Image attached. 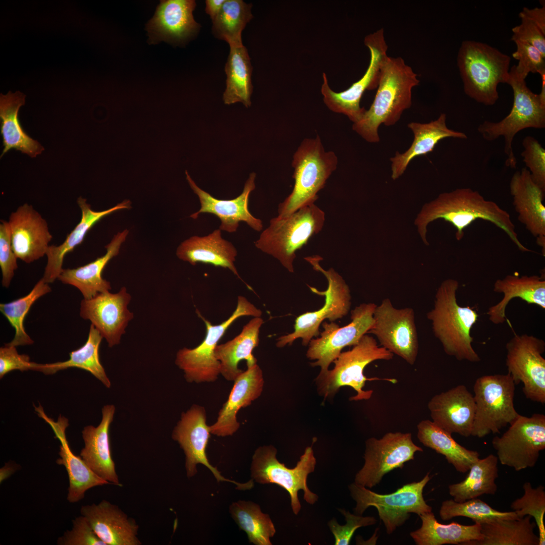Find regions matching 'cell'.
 Here are the masks:
<instances>
[{
    "label": "cell",
    "mask_w": 545,
    "mask_h": 545,
    "mask_svg": "<svg viewBox=\"0 0 545 545\" xmlns=\"http://www.w3.org/2000/svg\"><path fill=\"white\" fill-rule=\"evenodd\" d=\"M338 165L334 152L326 151L319 136L304 139L294 154V185L291 193L278 206V216L286 217L318 198V192Z\"/></svg>",
    "instance_id": "8992f818"
},
{
    "label": "cell",
    "mask_w": 545,
    "mask_h": 545,
    "mask_svg": "<svg viewBox=\"0 0 545 545\" xmlns=\"http://www.w3.org/2000/svg\"><path fill=\"white\" fill-rule=\"evenodd\" d=\"M324 221L323 210L315 203L307 205L287 217L272 218L268 227L255 242V246L293 272L296 252L322 230Z\"/></svg>",
    "instance_id": "52a82bcc"
},
{
    "label": "cell",
    "mask_w": 545,
    "mask_h": 545,
    "mask_svg": "<svg viewBox=\"0 0 545 545\" xmlns=\"http://www.w3.org/2000/svg\"><path fill=\"white\" fill-rule=\"evenodd\" d=\"M0 224V267L2 274V285L8 288L18 268V257L13 251L8 222L1 220Z\"/></svg>",
    "instance_id": "f5cc1de1"
},
{
    "label": "cell",
    "mask_w": 545,
    "mask_h": 545,
    "mask_svg": "<svg viewBox=\"0 0 545 545\" xmlns=\"http://www.w3.org/2000/svg\"><path fill=\"white\" fill-rule=\"evenodd\" d=\"M517 50L512 56L518 61L517 65L513 66L516 73L525 79L530 72L545 74V56L533 45L519 40L514 41Z\"/></svg>",
    "instance_id": "681fc988"
},
{
    "label": "cell",
    "mask_w": 545,
    "mask_h": 545,
    "mask_svg": "<svg viewBox=\"0 0 545 545\" xmlns=\"http://www.w3.org/2000/svg\"><path fill=\"white\" fill-rule=\"evenodd\" d=\"M195 7L193 0L160 1L146 26L152 43L181 42L195 33L199 27L193 15Z\"/></svg>",
    "instance_id": "83f0119b"
},
{
    "label": "cell",
    "mask_w": 545,
    "mask_h": 545,
    "mask_svg": "<svg viewBox=\"0 0 545 545\" xmlns=\"http://www.w3.org/2000/svg\"><path fill=\"white\" fill-rule=\"evenodd\" d=\"M128 233L127 229L118 232L105 246L106 252L104 255L86 265L75 268L63 269L58 279L64 284L76 287L85 299L109 291L112 289L111 284L102 278V272L110 260L118 255Z\"/></svg>",
    "instance_id": "836d02e7"
},
{
    "label": "cell",
    "mask_w": 545,
    "mask_h": 545,
    "mask_svg": "<svg viewBox=\"0 0 545 545\" xmlns=\"http://www.w3.org/2000/svg\"><path fill=\"white\" fill-rule=\"evenodd\" d=\"M131 296L125 287L117 293H100L80 304V315L98 331L109 347L119 344L134 314L128 309Z\"/></svg>",
    "instance_id": "44dd1931"
},
{
    "label": "cell",
    "mask_w": 545,
    "mask_h": 545,
    "mask_svg": "<svg viewBox=\"0 0 545 545\" xmlns=\"http://www.w3.org/2000/svg\"><path fill=\"white\" fill-rule=\"evenodd\" d=\"M25 102V95L20 91L0 96L1 133L4 149L2 157L9 150L15 149L31 157H35L44 150L43 147L23 130L19 119V111Z\"/></svg>",
    "instance_id": "8d00e7d4"
},
{
    "label": "cell",
    "mask_w": 545,
    "mask_h": 545,
    "mask_svg": "<svg viewBox=\"0 0 545 545\" xmlns=\"http://www.w3.org/2000/svg\"><path fill=\"white\" fill-rule=\"evenodd\" d=\"M230 48L225 65L227 80L223 100L229 105L240 102L248 107L251 104L250 98L253 90L250 58L243 45Z\"/></svg>",
    "instance_id": "7bdbcfd3"
},
{
    "label": "cell",
    "mask_w": 545,
    "mask_h": 545,
    "mask_svg": "<svg viewBox=\"0 0 545 545\" xmlns=\"http://www.w3.org/2000/svg\"><path fill=\"white\" fill-rule=\"evenodd\" d=\"M417 438L424 446L445 457L448 462L461 473H466L479 459L476 451L466 449L458 443L452 434L439 427L432 421H420L417 425Z\"/></svg>",
    "instance_id": "ab89813d"
},
{
    "label": "cell",
    "mask_w": 545,
    "mask_h": 545,
    "mask_svg": "<svg viewBox=\"0 0 545 545\" xmlns=\"http://www.w3.org/2000/svg\"><path fill=\"white\" fill-rule=\"evenodd\" d=\"M492 444L502 465L517 471L534 467L545 449V415H520L501 437H495Z\"/></svg>",
    "instance_id": "5bb4252c"
},
{
    "label": "cell",
    "mask_w": 545,
    "mask_h": 545,
    "mask_svg": "<svg viewBox=\"0 0 545 545\" xmlns=\"http://www.w3.org/2000/svg\"><path fill=\"white\" fill-rule=\"evenodd\" d=\"M493 291L504 295L499 302L489 307L486 312L489 320L495 324L505 322L506 307L515 298L545 309V280L539 276L508 275L495 281Z\"/></svg>",
    "instance_id": "e575fe53"
},
{
    "label": "cell",
    "mask_w": 545,
    "mask_h": 545,
    "mask_svg": "<svg viewBox=\"0 0 545 545\" xmlns=\"http://www.w3.org/2000/svg\"><path fill=\"white\" fill-rule=\"evenodd\" d=\"M521 24L512 28L511 40L526 42L536 48L545 56V33L530 20L520 17Z\"/></svg>",
    "instance_id": "11a10c76"
},
{
    "label": "cell",
    "mask_w": 545,
    "mask_h": 545,
    "mask_svg": "<svg viewBox=\"0 0 545 545\" xmlns=\"http://www.w3.org/2000/svg\"><path fill=\"white\" fill-rule=\"evenodd\" d=\"M364 43L370 51L369 66L363 76L347 89L334 91L329 86L326 74L323 73L322 75L321 92L324 103L331 111L346 116L353 124L363 116L366 110L360 105L361 97L366 90L377 88L382 64L388 56L383 29L367 35Z\"/></svg>",
    "instance_id": "9a60e30c"
},
{
    "label": "cell",
    "mask_w": 545,
    "mask_h": 545,
    "mask_svg": "<svg viewBox=\"0 0 545 545\" xmlns=\"http://www.w3.org/2000/svg\"><path fill=\"white\" fill-rule=\"evenodd\" d=\"M523 160L528 168L533 181L545 191V149L532 136H527L522 141Z\"/></svg>",
    "instance_id": "f907efd6"
},
{
    "label": "cell",
    "mask_w": 545,
    "mask_h": 545,
    "mask_svg": "<svg viewBox=\"0 0 545 545\" xmlns=\"http://www.w3.org/2000/svg\"><path fill=\"white\" fill-rule=\"evenodd\" d=\"M446 115L441 114L435 120L428 123L411 122L408 128L414 135L410 147L404 152L397 151L390 158L392 178H399L405 172L410 161L415 157L431 152L441 140L446 138L466 139L467 135L461 132L449 129L446 124Z\"/></svg>",
    "instance_id": "d6a6232c"
},
{
    "label": "cell",
    "mask_w": 545,
    "mask_h": 545,
    "mask_svg": "<svg viewBox=\"0 0 545 545\" xmlns=\"http://www.w3.org/2000/svg\"><path fill=\"white\" fill-rule=\"evenodd\" d=\"M417 75L401 57L387 56L383 61L374 100L353 130L366 141H379L378 129L395 125L412 104V90L418 85Z\"/></svg>",
    "instance_id": "7a4b0ae2"
},
{
    "label": "cell",
    "mask_w": 545,
    "mask_h": 545,
    "mask_svg": "<svg viewBox=\"0 0 545 545\" xmlns=\"http://www.w3.org/2000/svg\"><path fill=\"white\" fill-rule=\"evenodd\" d=\"M394 354L379 346L373 337L367 334L348 351L342 352L333 363L332 369L320 371L314 379L318 394L324 401L333 400L341 388L348 386L356 392L349 398L351 401L369 399L372 390H364L367 380H385L395 384L394 378H367L364 374L366 366L376 360H390Z\"/></svg>",
    "instance_id": "277c9868"
},
{
    "label": "cell",
    "mask_w": 545,
    "mask_h": 545,
    "mask_svg": "<svg viewBox=\"0 0 545 545\" xmlns=\"http://www.w3.org/2000/svg\"><path fill=\"white\" fill-rule=\"evenodd\" d=\"M115 412L113 405H105L102 409V419L94 427L85 426L82 431L85 447L80 456L86 464L99 477L118 486L122 484L116 472L110 442L109 429Z\"/></svg>",
    "instance_id": "f1b7e54d"
},
{
    "label": "cell",
    "mask_w": 545,
    "mask_h": 545,
    "mask_svg": "<svg viewBox=\"0 0 545 545\" xmlns=\"http://www.w3.org/2000/svg\"><path fill=\"white\" fill-rule=\"evenodd\" d=\"M210 434L204 407L194 404L186 412L182 413L180 420L172 431V438L178 443L184 453L187 476L191 478L195 476L197 473V465L200 464L211 471L218 482L233 483L239 490L252 488L254 481L252 479L246 483H240L226 478L210 464L206 453Z\"/></svg>",
    "instance_id": "ffe728a7"
},
{
    "label": "cell",
    "mask_w": 545,
    "mask_h": 545,
    "mask_svg": "<svg viewBox=\"0 0 545 545\" xmlns=\"http://www.w3.org/2000/svg\"><path fill=\"white\" fill-rule=\"evenodd\" d=\"M376 306L372 302L356 306L351 311V321L342 327L334 322H323L320 337L312 339L308 345L306 357L314 360L310 365L320 367V371L328 370L345 347L356 344L371 329Z\"/></svg>",
    "instance_id": "d6986e66"
},
{
    "label": "cell",
    "mask_w": 545,
    "mask_h": 545,
    "mask_svg": "<svg viewBox=\"0 0 545 545\" xmlns=\"http://www.w3.org/2000/svg\"><path fill=\"white\" fill-rule=\"evenodd\" d=\"M102 338L98 331L91 324L86 342L80 348L70 353L69 359L49 364L33 362L31 370L51 374L70 367L78 368L89 372L106 387L110 388L111 383L99 359V349Z\"/></svg>",
    "instance_id": "60d3db41"
},
{
    "label": "cell",
    "mask_w": 545,
    "mask_h": 545,
    "mask_svg": "<svg viewBox=\"0 0 545 545\" xmlns=\"http://www.w3.org/2000/svg\"><path fill=\"white\" fill-rule=\"evenodd\" d=\"M80 513L106 545L142 544L136 520L118 506L103 500L97 504L82 506Z\"/></svg>",
    "instance_id": "484cf974"
},
{
    "label": "cell",
    "mask_w": 545,
    "mask_h": 545,
    "mask_svg": "<svg viewBox=\"0 0 545 545\" xmlns=\"http://www.w3.org/2000/svg\"><path fill=\"white\" fill-rule=\"evenodd\" d=\"M498 462L497 456L492 454L475 462L462 481L449 485L453 500L463 502L484 495H494L498 489Z\"/></svg>",
    "instance_id": "b9f144b4"
},
{
    "label": "cell",
    "mask_w": 545,
    "mask_h": 545,
    "mask_svg": "<svg viewBox=\"0 0 545 545\" xmlns=\"http://www.w3.org/2000/svg\"><path fill=\"white\" fill-rule=\"evenodd\" d=\"M227 401L218 413L216 421L210 425L211 434L225 437L234 434L239 428L237 415L239 411L251 404L262 394L264 386L263 372L256 363L247 366L234 381Z\"/></svg>",
    "instance_id": "4316f807"
},
{
    "label": "cell",
    "mask_w": 545,
    "mask_h": 545,
    "mask_svg": "<svg viewBox=\"0 0 545 545\" xmlns=\"http://www.w3.org/2000/svg\"><path fill=\"white\" fill-rule=\"evenodd\" d=\"M185 174L191 188L198 196L200 203V208L190 215V217L196 219L200 214L203 213L214 214L221 221L219 229L229 233L235 232L241 222H245L256 231L260 232L262 230V221L253 216L248 208L250 194L255 188V173L250 174L241 194L230 200L215 198L200 188L187 171Z\"/></svg>",
    "instance_id": "7402d4cb"
},
{
    "label": "cell",
    "mask_w": 545,
    "mask_h": 545,
    "mask_svg": "<svg viewBox=\"0 0 545 545\" xmlns=\"http://www.w3.org/2000/svg\"><path fill=\"white\" fill-rule=\"evenodd\" d=\"M419 517L422 521L421 527L410 533L417 545H465L483 538L479 523L466 525L452 522L444 524L437 521L432 512L425 513Z\"/></svg>",
    "instance_id": "f35d334b"
},
{
    "label": "cell",
    "mask_w": 545,
    "mask_h": 545,
    "mask_svg": "<svg viewBox=\"0 0 545 545\" xmlns=\"http://www.w3.org/2000/svg\"><path fill=\"white\" fill-rule=\"evenodd\" d=\"M77 203L81 211L79 223L68 234L64 242L59 245L48 247L46 255L47 258L42 279L47 283H53L63 270V264L65 255L71 252L81 244L88 232L103 217L119 210L131 208V202L125 200L116 205L102 211L93 210L86 199L79 197Z\"/></svg>",
    "instance_id": "4dcf8cb0"
},
{
    "label": "cell",
    "mask_w": 545,
    "mask_h": 545,
    "mask_svg": "<svg viewBox=\"0 0 545 545\" xmlns=\"http://www.w3.org/2000/svg\"><path fill=\"white\" fill-rule=\"evenodd\" d=\"M251 7L242 0H226L219 14L212 20L214 35L226 41L230 47L243 45L242 31L253 17Z\"/></svg>",
    "instance_id": "f6af8a7d"
},
{
    "label": "cell",
    "mask_w": 545,
    "mask_h": 545,
    "mask_svg": "<svg viewBox=\"0 0 545 545\" xmlns=\"http://www.w3.org/2000/svg\"><path fill=\"white\" fill-rule=\"evenodd\" d=\"M226 0L205 1V12L213 20L221 11Z\"/></svg>",
    "instance_id": "680465c9"
},
{
    "label": "cell",
    "mask_w": 545,
    "mask_h": 545,
    "mask_svg": "<svg viewBox=\"0 0 545 545\" xmlns=\"http://www.w3.org/2000/svg\"><path fill=\"white\" fill-rule=\"evenodd\" d=\"M439 514L444 521L461 516L469 518L474 523H479L496 518H519L514 511L497 510L478 498L463 502H457L453 500H446L442 503Z\"/></svg>",
    "instance_id": "7dc6e473"
},
{
    "label": "cell",
    "mask_w": 545,
    "mask_h": 545,
    "mask_svg": "<svg viewBox=\"0 0 545 545\" xmlns=\"http://www.w3.org/2000/svg\"><path fill=\"white\" fill-rule=\"evenodd\" d=\"M263 323L261 317H254L238 335L216 346L214 353L220 364V374L226 380L234 381L243 371L238 367L241 361L245 360L247 366L257 363L252 351L259 344V331Z\"/></svg>",
    "instance_id": "d590c367"
},
{
    "label": "cell",
    "mask_w": 545,
    "mask_h": 545,
    "mask_svg": "<svg viewBox=\"0 0 545 545\" xmlns=\"http://www.w3.org/2000/svg\"><path fill=\"white\" fill-rule=\"evenodd\" d=\"M515 386L508 373L476 379L473 386L476 409L472 436L482 438L499 433L519 417L514 404Z\"/></svg>",
    "instance_id": "9c48e42d"
},
{
    "label": "cell",
    "mask_w": 545,
    "mask_h": 545,
    "mask_svg": "<svg viewBox=\"0 0 545 545\" xmlns=\"http://www.w3.org/2000/svg\"><path fill=\"white\" fill-rule=\"evenodd\" d=\"M42 418L50 425L56 438L61 444L59 453L60 457L56 463L64 466L68 473L69 486L67 499L70 503H77L84 499L85 492L91 488L110 484L98 476L80 456L75 455L70 449L65 434L68 425L67 418L60 416L58 421L54 422L45 414Z\"/></svg>",
    "instance_id": "f546056e"
},
{
    "label": "cell",
    "mask_w": 545,
    "mask_h": 545,
    "mask_svg": "<svg viewBox=\"0 0 545 545\" xmlns=\"http://www.w3.org/2000/svg\"><path fill=\"white\" fill-rule=\"evenodd\" d=\"M510 57L486 43L462 42L457 65L465 94L477 102L492 105L499 99L497 87L509 78Z\"/></svg>",
    "instance_id": "5b68a950"
},
{
    "label": "cell",
    "mask_w": 545,
    "mask_h": 545,
    "mask_svg": "<svg viewBox=\"0 0 545 545\" xmlns=\"http://www.w3.org/2000/svg\"><path fill=\"white\" fill-rule=\"evenodd\" d=\"M206 326V335L202 342L194 348L184 347L176 354V364L184 372L189 383L215 382L220 374V364L215 356L219 341L228 328L238 318L244 316L261 317L262 311L245 297L239 296L237 306L232 315L220 324L213 325L197 310Z\"/></svg>",
    "instance_id": "4fadbf2b"
},
{
    "label": "cell",
    "mask_w": 545,
    "mask_h": 545,
    "mask_svg": "<svg viewBox=\"0 0 545 545\" xmlns=\"http://www.w3.org/2000/svg\"><path fill=\"white\" fill-rule=\"evenodd\" d=\"M48 283L42 278L35 285L26 296L6 303L0 304V311L15 329L13 339L6 345L13 346L31 345L34 341L26 333L24 321L33 304L40 297L50 292Z\"/></svg>",
    "instance_id": "bcb514c9"
},
{
    "label": "cell",
    "mask_w": 545,
    "mask_h": 545,
    "mask_svg": "<svg viewBox=\"0 0 545 545\" xmlns=\"http://www.w3.org/2000/svg\"><path fill=\"white\" fill-rule=\"evenodd\" d=\"M339 511L345 516L346 523L340 525L333 518L328 522V526L333 534L336 545H348L356 530L361 527L374 525L377 520L373 517H363L362 515L351 514L344 509Z\"/></svg>",
    "instance_id": "816d5d0a"
},
{
    "label": "cell",
    "mask_w": 545,
    "mask_h": 545,
    "mask_svg": "<svg viewBox=\"0 0 545 545\" xmlns=\"http://www.w3.org/2000/svg\"><path fill=\"white\" fill-rule=\"evenodd\" d=\"M506 83L513 92V103L510 113L498 122L485 121L479 125L477 130L486 141L504 137V152L507 157L505 164L515 169L517 160L512 148L514 138L525 129L545 128V100L528 88L525 79L517 75L513 66Z\"/></svg>",
    "instance_id": "ba28073f"
},
{
    "label": "cell",
    "mask_w": 545,
    "mask_h": 545,
    "mask_svg": "<svg viewBox=\"0 0 545 545\" xmlns=\"http://www.w3.org/2000/svg\"><path fill=\"white\" fill-rule=\"evenodd\" d=\"M33 362L27 355L19 354L16 347L5 344L0 348V377L14 370H31Z\"/></svg>",
    "instance_id": "9f6ffc18"
},
{
    "label": "cell",
    "mask_w": 545,
    "mask_h": 545,
    "mask_svg": "<svg viewBox=\"0 0 545 545\" xmlns=\"http://www.w3.org/2000/svg\"><path fill=\"white\" fill-rule=\"evenodd\" d=\"M519 17L526 18L537 25L545 33V6L541 8L529 9L524 7L519 14Z\"/></svg>",
    "instance_id": "6f0895ef"
},
{
    "label": "cell",
    "mask_w": 545,
    "mask_h": 545,
    "mask_svg": "<svg viewBox=\"0 0 545 545\" xmlns=\"http://www.w3.org/2000/svg\"><path fill=\"white\" fill-rule=\"evenodd\" d=\"M12 245L18 258L29 263L46 255L52 236L47 222L31 205L25 203L10 214Z\"/></svg>",
    "instance_id": "603a6c76"
},
{
    "label": "cell",
    "mask_w": 545,
    "mask_h": 545,
    "mask_svg": "<svg viewBox=\"0 0 545 545\" xmlns=\"http://www.w3.org/2000/svg\"><path fill=\"white\" fill-rule=\"evenodd\" d=\"M18 468V465L13 463L8 462L0 469V482L2 483L12 475Z\"/></svg>",
    "instance_id": "91938a15"
},
{
    "label": "cell",
    "mask_w": 545,
    "mask_h": 545,
    "mask_svg": "<svg viewBox=\"0 0 545 545\" xmlns=\"http://www.w3.org/2000/svg\"><path fill=\"white\" fill-rule=\"evenodd\" d=\"M277 450L272 445L258 447L254 452L250 467L251 476L261 484H276L289 493L292 511L297 515L301 509L298 497L300 490L304 492V499L310 504H314L318 496L308 487V474L314 471L316 459L312 446L305 449L296 466L289 468L277 458Z\"/></svg>",
    "instance_id": "7c38bea8"
},
{
    "label": "cell",
    "mask_w": 545,
    "mask_h": 545,
    "mask_svg": "<svg viewBox=\"0 0 545 545\" xmlns=\"http://www.w3.org/2000/svg\"><path fill=\"white\" fill-rule=\"evenodd\" d=\"M229 512L239 527L245 531L249 541L255 545H271L270 538L276 533L275 525L268 514L252 502L239 500L233 503Z\"/></svg>",
    "instance_id": "ee69618b"
},
{
    "label": "cell",
    "mask_w": 545,
    "mask_h": 545,
    "mask_svg": "<svg viewBox=\"0 0 545 545\" xmlns=\"http://www.w3.org/2000/svg\"><path fill=\"white\" fill-rule=\"evenodd\" d=\"M430 479L429 473L419 481L404 485L394 493L379 494L355 482L349 486L352 499L356 502L354 512L362 515L367 508H376L387 533H392L410 518V513L418 515L432 512L423 496V489Z\"/></svg>",
    "instance_id": "8fae6325"
},
{
    "label": "cell",
    "mask_w": 545,
    "mask_h": 545,
    "mask_svg": "<svg viewBox=\"0 0 545 545\" xmlns=\"http://www.w3.org/2000/svg\"><path fill=\"white\" fill-rule=\"evenodd\" d=\"M73 527L58 538L59 545H106L95 534L85 519L81 515L72 520Z\"/></svg>",
    "instance_id": "db71d44e"
},
{
    "label": "cell",
    "mask_w": 545,
    "mask_h": 545,
    "mask_svg": "<svg viewBox=\"0 0 545 545\" xmlns=\"http://www.w3.org/2000/svg\"><path fill=\"white\" fill-rule=\"evenodd\" d=\"M526 515L514 519L496 518L479 523L483 538L465 545H539L536 526Z\"/></svg>",
    "instance_id": "74e56055"
},
{
    "label": "cell",
    "mask_w": 545,
    "mask_h": 545,
    "mask_svg": "<svg viewBox=\"0 0 545 545\" xmlns=\"http://www.w3.org/2000/svg\"><path fill=\"white\" fill-rule=\"evenodd\" d=\"M524 495L516 499L511 504L510 508L518 518L526 515L534 518L538 528L539 545L545 544V488L539 485L533 488L531 483L525 482L523 485Z\"/></svg>",
    "instance_id": "c3c4849f"
},
{
    "label": "cell",
    "mask_w": 545,
    "mask_h": 545,
    "mask_svg": "<svg viewBox=\"0 0 545 545\" xmlns=\"http://www.w3.org/2000/svg\"><path fill=\"white\" fill-rule=\"evenodd\" d=\"M428 409L432 421L450 434L467 438L471 432L476 406L473 395L463 385L433 396Z\"/></svg>",
    "instance_id": "cb8c5ba5"
},
{
    "label": "cell",
    "mask_w": 545,
    "mask_h": 545,
    "mask_svg": "<svg viewBox=\"0 0 545 545\" xmlns=\"http://www.w3.org/2000/svg\"><path fill=\"white\" fill-rule=\"evenodd\" d=\"M304 259L314 270L322 274L328 281V288L324 291L309 286L314 293L324 296L325 302L319 309L298 316L295 321L293 332L277 339L276 346L278 348L291 345L297 339H301L303 346H308L313 337L319 335L320 325L324 319L333 322L347 315L350 309V290L342 277L333 268L328 270L323 268L319 264L322 260L320 256H308Z\"/></svg>",
    "instance_id": "30bf717a"
},
{
    "label": "cell",
    "mask_w": 545,
    "mask_h": 545,
    "mask_svg": "<svg viewBox=\"0 0 545 545\" xmlns=\"http://www.w3.org/2000/svg\"><path fill=\"white\" fill-rule=\"evenodd\" d=\"M510 191L518 220L536 238L544 256L545 207L542 202L545 191L533 181L526 168L513 175Z\"/></svg>",
    "instance_id": "d4e9b609"
},
{
    "label": "cell",
    "mask_w": 545,
    "mask_h": 545,
    "mask_svg": "<svg viewBox=\"0 0 545 545\" xmlns=\"http://www.w3.org/2000/svg\"><path fill=\"white\" fill-rule=\"evenodd\" d=\"M176 255L192 265L202 263L228 268L243 281L234 264L237 251L232 243L223 238L219 229L207 236H194L185 240L177 248Z\"/></svg>",
    "instance_id": "1f68e13d"
},
{
    "label": "cell",
    "mask_w": 545,
    "mask_h": 545,
    "mask_svg": "<svg viewBox=\"0 0 545 545\" xmlns=\"http://www.w3.org/2000/svg\"><path fill=\"white\" fill-rule=\"evenodd\" d=\"M423 449L415 444L410 432H390L380 439L374 437L365 442L364 464L356 473L355 483L372 488L384 476L396 468H402L414 459L416 452Z\"/></svg>",
    "instance_id": "ac0fdd59"
},
{
    "label": "cell",
    "mask_w": 545,
    "mask_h": 545,
    "mask_svg": "<svg viewBox=\"0 0 545 545\" xmlns=\"http://www.w3.org/2000/svg\"><path fill=\"white\" fill-rule=\"evenodd\" d=\"M373 317L367 334L374 335L382 347L413 365L419 349L413 309L396 308L389 298H385L376 305Z\"/></svg>",
    "instance_id": "2e32d148"
},
{
    "label": "cell",
    "mask_w": 545,
    "mask_h": 545,
    "mask_svg": "<svg viewBox=\"0 0 545 545\" xmlns=\"http://www.w3.org/2000/svg\"><path fill=\"white\" fill-rule=\"evenodd\" d=\"M508 373L516 385L522 383L525 397L545 403V342L527 334L515 335L506 345Z\"/></svg>",
    "instance_id": "e0dca14e"
},
{
    "label": "cell",
    "mask_w": 545,
    "mask_h": 545,
    "mask_svg": "<svg viewBox=\"0 0 545 545\" xmlns=\"http://www.w3.org/2000/svg\"><path fill=\"white\" fill-rule=\"evenodd\" d=\"M458 282L448 279L442 282L435 294L434 305L427 313L434 336L445 352L459 361H480L473 349L471 329L478 320V314L469 306H462L457 301Z\"/></svg>",
    "instance_id": "3957f363"
},
{
    "label": "cell",
    "mask_w": 545,
    "mask_h": 545,
    "mask_svg": "<svg viewBox=\"0 0 545 545\" xmlns=\"http://www.w3.org/2000/svg\"><path fill=\"white\" fill-rule=\"evenodd\" d=\"M440 219L456 228L455 236L458 241L463 238L466 228L476 220L481 219L492 223L503 231L519 250L531 251L519 239L509 213L471 188H457L441 193L423 206L415 220V225L426 245L429 244L426 240L428 225Z\"/></svg>",
    "instance_id": "6da1fadb"
}]
</instances>
